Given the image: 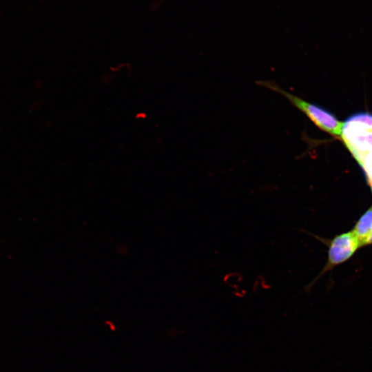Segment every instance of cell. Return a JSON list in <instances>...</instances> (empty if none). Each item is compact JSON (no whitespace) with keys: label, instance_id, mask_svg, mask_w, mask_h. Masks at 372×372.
Masks as SVG:
<instances>
[{"label":"cell","instance_id":"cell-2","mask_svg":"<svg viewBox=\"0 0 372 372\" xmlns=\"http://www.w3.org/2000/svg\"><path fill=\"white\" fill-rule=\"evenodd\" d=\"M361 247L353 231L336 236L331 242L328 252L329 266H335L348 260Z\"/></svg>","mask_w":372,"mask_h":372},{"label":"cell","instance_id":"cell-1","mask_svg":"<svg viewBox=\"0 0 372 372\" xmlns=\"http://www.w3.org/2000/svg\"><path fill=\"white\" fill-rule=\"evenodd\" d=\"M256 83L283 96L320 130L340 137L342 123L330 112L287 92L273 81H258Z\"/></svg>","mask_w":372,"mask_h":372},{"label":"cell","instance_id":"cell-3","mask_svg":"<svg viewBox=\"0 0 372 372\" xmlns=\"http://www.w3.org/2000/svg\"><path fill=\"white\" fill-rule=\"evenodd\" d=\"M340 138L357 161L372 152V132L342 127Z\"/></svg>","mask_w":372,"mask_h":372},{"label":"cell","instance_id":"cell-5","mask_svg":"<svg viewBox=\"0 0 372 372\" xmlns=\"http://www.w3.org/2000/svg\"><path fill=\"white\" fill-rule=\"evenodd\" d=\"M342 127L372 132V113L360 112L349 116Z\"/></svg>","mask_w":372,"mask_h":372},{"label":"cell","instance_id":"cell-6","mask_svg":"<svg viewBox=\"0 0 372 372\" xmlns=\"http://www.w3.org/2000/svg\"><path fill=\"white\" fill-rule=\"evenodd\" d=\"M357 162L363 169L368 182L372 187V152L366 153Z\"/></svg>","mask_w":372,"mask_h":372},{"label":"cell","instance_id":"cell-4","mask_svg":"<svg viewBox=\"0 0 372 372\" xmlns=\"http://www.w3.org/2000/svg\"><path fill=\"white\" fill-rule=\"evenodd\" d=\"M353 231L360 246L372 243V206L361 216Z\"/></svg>","mask_w":372,"mask_h":372}]
</instances>
